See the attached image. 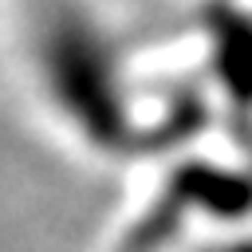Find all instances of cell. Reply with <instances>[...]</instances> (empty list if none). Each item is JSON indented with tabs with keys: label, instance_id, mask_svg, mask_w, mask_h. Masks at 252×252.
I'll list each match as a JSON object with an SVG mask.
<instances>
[{
	"label": "cell",
	"instance_id": "1",
	"mask_svg": "<svg viewBox=\"0 0 252 252\" xmlns=\"http://www.w3.org/2000/svg\"><path fill=\"white\" fill-rule=\"evenodd\" d=\"M47 63L55 75V91H59V98H67L75 118L94 138H110L118 130V102H114L110 67H106V55L98 51V43L83 28H59L51 39Z\"/></svg>",
	"mask_w": 252,
	"mask_h": 252
}]
</instances>
